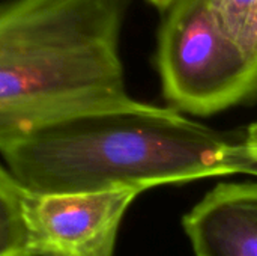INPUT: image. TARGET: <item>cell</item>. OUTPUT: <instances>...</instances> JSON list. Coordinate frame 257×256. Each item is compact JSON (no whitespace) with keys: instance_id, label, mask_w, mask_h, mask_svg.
<instances>
[{"instance_id":"6da1fadb","label":"cell","mask_w":257,"mask_h":256,"mask_svg":"<svg viewBox=\"0 0 257 256\" xmlns=\"http://www.w3.org/2000/svg\"><path fill=\"white\" fill-rule=\"evenodd\" d=\"M0 155L33 193L145 192L247 170L242 143L133 97L6 139Z\"/></svg>"},{"instance_id":"7a4b0ae2","label":"cell","mask_w":257,"mask_h":256,"mask_svg":"<svg viewBox=\"0 0 257 256\" xmlns=\"http://www.w3.org/2000/svg\"><path fill=\"white\" fill-rule=\"evenodd\" d=\"M125 0L0 2V142L123 103Z\"/></svg>"},{"instance_id":"3957f363","label":"cell","mask_w":257,"mask_h":256,"mask_svg":"<svg viewBox=\"0 0 257 256\" xmlns=\"http://www.w3.org/2000/svg\"><path fill=\"white\" fill-rule=\"evenodd\" d=\"M157 66L166 98L193 115L257 98V60L221 26L209 0H176L166 11Z\"/></svg>"},{"instance_id":"277c9868","label":"cell","mask_w":257,"mask_h":256,"mask_svg":"<svg viewBox=\"0 0 257 256\" xmlns=\"http://www.w3.org/2000/svg\"><path fill=\"white\" fill-rule=\"evenodd\" d=\"M143 192L111 189L29 195L35 256H114L125 213Z\"/></svg>"},{"instance_id":"5b68a950","label":"cell","mask_w":257,"mask_h":256,"mask_svg":"<svg viewBox=\"0 0 257 256\" xmlns=\"http://www.w3.org/2000/svg\"><path fill=\"white\" fill-rule=\"evenodd\" d=\"M196 256H257V183L220 184L184 217Z\"/></svg>"},{"instance_id":"8992f818","label":"cell","mask_w":257,"mask_h":256,"mask_svg":"<svg viewBox=\"0 0 257 256\" xmlns=\"http://www.w3.org/2000/svg\"><path fill=\"white\" fill-rule=\"evenodd\" d=\"M27 190L0 164V256H35L29 219Z\"/></svg>"},{"instance_id":"52a82bcc","label":"cell","mask_w":257,"mask_h":256,"mask_svg":"<svg viewBox=\"0 0 257 256\" xmlns=\"http://www.w3.org/2000/svg\"><path fill=\"white\" fill-rule=\"evenodd\" d=\"M229 35L257 60V0H209Z\"/></svg>"},{"instance_id":"ba28073f","label":"cell","mask_w":257,"mask_h":256,"mask_svg":"<svg viewBox=\"0 0 257 256\" xmlns=\"http://www.w3.org/2000/svg\"><path fill=\"white\" fill-rule=\"evenodd\" d=\"M242 146L248 154H257V121L248 127Z\"/></svg>"},{"instance_id":"9c48e42d","label":"cell","mask_w":257,"mask_h":256,"mask_svg":"<svg viewBox=\"0 0 257 256\" xmlns=\"http://www.w3.org/2000/svg\"><path fill=\"white\" fill-rule=\"evenodd\" d=\"M245 174L257 177V154H248L247 152V170H245Z\"/></svg>"},{"instance_id":"30bf717a","label":"cell","mask_w":257,"mask_h":256,"mask_svg":"<svg viewBox=\"0 0 257 256\" xmlns=\"http://www.w3.org/2000/svg\"><path fill=\"white\" fill-rule=\"evenodd\" d=\"M148 2H151L152 5H155L157 8H160L163 11H167L176 0H148Z\"/></svg>"}]
</instances>
